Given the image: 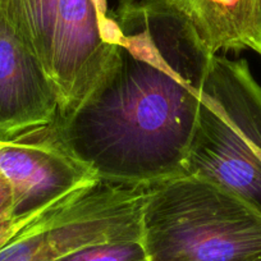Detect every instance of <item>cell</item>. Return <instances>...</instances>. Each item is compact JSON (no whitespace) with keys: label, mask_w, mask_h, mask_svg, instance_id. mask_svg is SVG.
I'll return each instance as SVG.
<instances>
[{"label":"cell","mask_w":261,"mask_h":261,"mask_svg":"<svg viewBox=\"0 0 261 261\" xmlns=\"http://www.w3.org/2000/svg\"><path fill=\"white\" fill-rule=\"evenodd\" d=\"M96 76L54 120L96 178L147 187L182 174L213 54L167 0H122Z\"/></svg>","instance_id":"1"},{"label":"cell","mask_w":261,"mask_h":261,"mask_svg":"<svg viewBox=\"0 0 261 261\" xmlns=\"http://www.w3.org/2000/svg\"><path fill=\"white\" fill-rule=\"evenodd\" d=\"M141 241L149 261H255L261 215L237 196L195 175L147 186Z\"/></svg>","instance_id":"2"},{"label":"cell","mask_w":261,"mask_h":261,"mask_svg":"<svg viewBox=\"0 0 261 261\" xmlns=\"http://www.w3.org/2000/svg\"><path fill=\"white\" fill-rule=\"evenodd\" d=\"M182 174L220 186L261 215V86L246 60L213 55Z\"/></svg>","instance_id":"3"},{"label":"cell","mask_w":261,"mask_h":261,"mask_svg":"<svg viewBox=\"0 0 261 261\" xmlns=\"http://www.w3.org/2000/svg\"><path fill=\"white\" fill-rule=\"evenodd\" d=\"M146 187L96 178L24 225L0 261H55L87 246L141 240Z\"/></svg>","instance_id":"4"},{"label":"cell","mask_w":261,"mask_h":261,"mask_svg":"<svg viewBox=\"0 0 261 261\" xmlns=\"http://www.w3.org/2000/svg\"><path fill=\"white\" fill-rule=\"evenodd\" d=\"M0 174L11 186L12 218L22 228L96 179L59 141L54 122L0 140Z\"/></svg>","instance_id":"5"},{"label":"cell","mask_w":261,"mask_h":261,"mask_svg":"<svg viewBox=\"0 0 261 261\" xmlns=\"http://www.w3.org/2000/svg\"><path fill=\"white\" fill-rule=\"evenodd\" d=\"M59 107L49 72L0 14V140L51 124Z\"/></svg>","instance_id":"6"},{"label":"cell","mask_w":261,"mask_h":261,"mask_svg":"<svg viewBox=\"0 0 261 261\" xmlns=\"http://www.w3.org/2000/svg\"><path fill=\"white\" fill-rule=\"evenodd\" d=\"M107 22L95 0H58L49 74L59 94V113L73 105L96 76L108 51Z\"/></svg>","instance_id":"7"},{"label":"cell","mask_w":261,"mask_h":261,"mask_svg":"<svg viewBox=\"0 0 261 261\" xmlns=\"http://www.w3.org/2000/svg\"><path fill=\"white\" fill-rule=\"evenodd\" d=\"M186 18L213 55L250 49L261 17V0H167Z\"/></svg>","instance_id":"8"},{"label":"cell","mask_w":261,"mask_h":261,"mask_svg":"<svg viewBox=\"0 0 261 261\" xmlns=\"http://www.w3.org/2000/svg\"><path fill=\"white\" fill-rule=\"evenodd\" d=\"M57 6L58 0H0V14L47 72Z\"/></svg>","instance_id":"9"},{"label":"cell","mask_w":261,"mask_h":261,"mask_svg":"<svg viewBox=\"0 0 261 261\" xmlns=\"http://www.w3.org/2000/svg\"><path fill=\"white\" fill-rule=\"evenodd\" d=\"M55 261H149V257L139 240L87 246Z\"/></svg>","instance_id":"10"},{"label":"cell","mask_w":261,"mask_h":261,"mask_svg":"<svg viewBox=\"0 0 261 261\" xmlns=\"http://www.w3.org/2000/svg\"><path fill=\"white\" fill-rule=\"evenodd\" d=\"M12 207L13 197L11 186L0 174V234L7 236L11 240L22 229L21 225L17 224L12 218Z\"/></svg>","instance_id":"11"},{"label":"cell","mask_w":261,"mask_h":261,"mask_svg":"<svg viewBox=\"0 0 261 261\" xmlns=\"http://www.w3.org/2000/svg\"><path fill=\"white\" fill-rule=\"evenodd\" d=\"M250 49L253 50V51L258 53L261 55V17L260 21H258L257 27H256L255 35L252 37V41L250 44Z\"/></svg>","instance_id":"12"},{"label":"cell","mask_w":261,"mask_h":261,"mask_svg":"<svg viewBox=\"0 0 261 261\" xmlns=\"http://www.w3.org/2000/svg\"><path fill=\"white\" fill-rule=\"evenodd\" d=\"M95 3H96L100 12H101L104 16H107V0H95Z\"/></svg>","instance_id":"13"},{"label":"cell","mask_w":261,"mask_h":261,"mask_svg":"<svg viewBox=\"0 0 261 261\" xmlns=\"http://www.w3.org/2000/svg\"><path fill=\"white\" fill-rule=\"evenodd\" d=\"M9 241H11V238L7 237V236L4 234H0V248L3 247V246L6 245L7 242H9Z\"/></svg>","instance_id":"14"},{"label":"cell","mask_w":261,"mask_h":261,"mask_svg":"<svg viewBox=\"0 0 261 261\" xmlns=\"http://www.w3.org/2000/svg\"><path fill=\"white\" fill-rule=\"evenodd\" d=\"M255 261H261V258H260V260H255Z\"/></svg>","instance_id":"15"}]
</instances>
